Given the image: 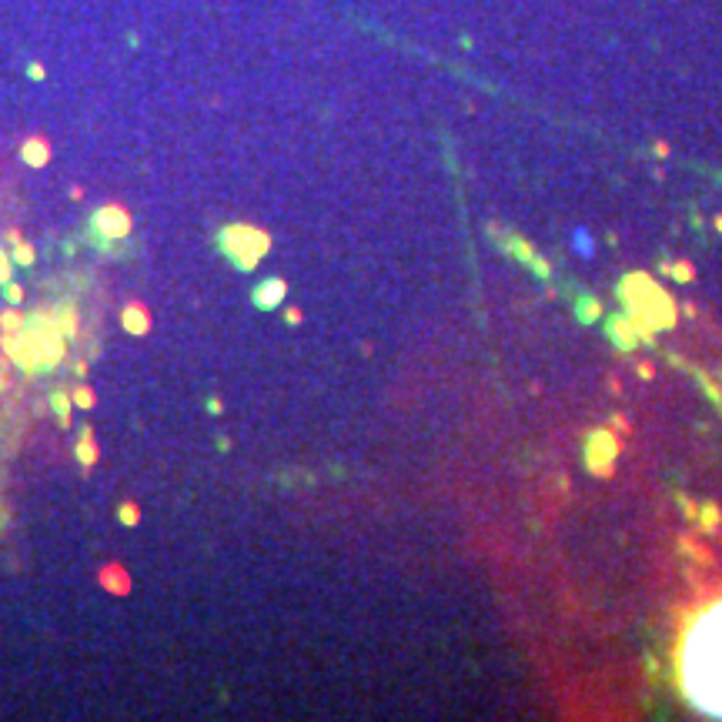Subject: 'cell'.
I'll return each mask as SVG.
<instances>
[{
  "label": "cell",
  "instance_id": "1",
  "mask_svg": "<svg viewBox=\"0 0 722 722\" xmlns=\"http://www.w3.org/2000/svg\"><path fill=\"white\" fill-rule=\"evenodd\" d=\"M679 672L685 696L722 719V602L706 608L685 632Z\"/></svg>",
  "mask_w": 722,
  "mask_h": 722
},
{
  "label": "cell",
  "instance_id": "2",
  "mask_svg": "<svg viewBox=\"0 0 722 722\" xmlns=\"http://www.w3.org/2000/svg\"><path fill=\"white\" fill-rule=\"evenodd\" d=\"M24 157H30L34 164H44V161H47V148H44L40 140H30V144L24 148Z\"/></svg>",
  "mask_w": 722,
  "mask_h": 722
},
{
  "label": "cell",
  "instance_id": "3",
  "mask_svg": "<svg viewBox=\"0 0 722 722\" xmlns=\"http://www.w3.org/2000/svg\"><path fill=\"white\" fill-rule=\"evenodd\" d=\"M575 244H579V251H582V254L592 251V241H589V234H585V231H579V234H575Z\"/></svg>",
  "mask_w": 722,
  "mask_h": 722
},
{
  "label": "cell",
  "instance_id": "4",
  "mask_svg": "<svg viewBox=\"0 0 722 722\" xmlns=\"http://www.w3.org/2000/svg\"><path fill=\"white\" fill-rule=\"evenodd\" d=\"M30 77H34V80H40V77H44V67H40V64H30Z\"/></svg>",
  "mask_w": 722,
  "mask_h": 722
}]
</instances>
